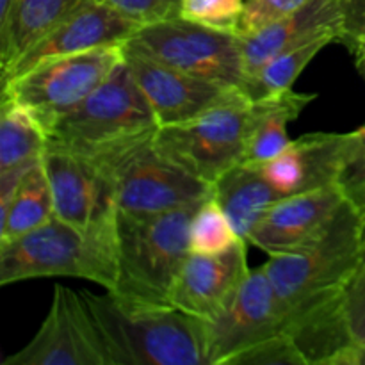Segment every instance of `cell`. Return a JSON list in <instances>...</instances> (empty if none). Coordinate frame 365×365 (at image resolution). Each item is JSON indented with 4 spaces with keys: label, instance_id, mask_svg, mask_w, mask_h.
<instances>
[{
    "label": "cell",
    "instance_id": "cell-1",
    "mask_svg": "<svg viewBox=\"0 0 365 365\" xmlns=\"http://www.w3.org/2000/svg\"><path fill=\"white\" fill-rule=\"evenodd\" d=\"M365 217L349 202L328 227L264 264L287 335L307 365H360L346 321V294L362 260Z\"/></svg>",
    "mask_w": 365,
    "mask_h": 365
},
{
    "label": "cell",
    "instance_id": "cell-2",
    "mask_svg": "<svg viewBox=\"0 0 365 365\" xmlns=\"http://www.w3.org/2000/svg\"><path fill=\"white\" fill-rule=\"evenodd\" d=\"M200 203L157 214L118 210L116 284L106 292L132 310L171 309V291L191 253L189 225Z\"/></svg>",
    "mask_w": 365,
    "mask_h": 365
},
{
    "label": "cell",
    "instance_id": "cell-3",
    "mask_svg": "<svg viewBox=\"0 0 365 365\" xmlns=\"http://www.w3.org/2000/svg\"><path fill=\"white\" fill-rule=\"evenodd\" d=\"M81 298L106 365H210L207 321L175 309H127L109 292Z\"/></svg>",
    "mask_w": 365,
    "mask_h": 365
},
{
    "label": "cell",
    "instance_id": "cell-4",
    "mask_svg": "<svg viewBox=\"0 0 365 365\" xmlns=\"http://www.w3.org/2000/svg\"><path fill=\"white\" fill-rule=\"evenodd\" d=\"M116 273V220L95 228H78L53 216L36 230L0 242V285L73 277L110 291Z\"/></svg>",
    "mask_w": 365,
    "mask_h": 365
},
{
    "label": "cell",
    "instance_id": "cell-5",
    "mask_svg": "<svg viewBox=\"0 0 365 365\" xmlns=\"http://www.w3.org/2000/svg\"><path fill=\"white\" fill-rule=\"evenodd\" d=\"M159 128L146 96L123 63L70 113L46 130V145L84 155L155 134Z\"/></svg>",
    "mask_w": 365,
    "mask_h": 365
},
{
    "label": "cell",
    "instance_id": "cell-6",
    "mask_svg": "<svg viewBox=\"0 0 365 365\" xmlns=\"http://www.w3.org/2000/svg\"><path fill=\"white\" fill-rule=\"evenodd\" d=\"M153 135L88 155L109 177L118 210L134 214L168 212L212 196V185L164 157L153 145Z\"/></svg>",
    "mask_w": 365,
    "mask_h": 365
},
{
    "label": "cell",
    "instance_id": "cell-7",
    "mask_svg": "<svg viewBox=\"0 0 365 365\" xmlns=\"http://www.w3.org/2000/svg\"><path fill=\"white\" fill-rule=\"evenodd\" d=\"M252 121V100L245 91H237L195 120L159 127L153 145L178 168L212 185L242 163Z\"/></svg>",
    "mask_w": 365,
    "mask_h": 365
},
{
    "label": "cell",
    "instance_id": "cell-8",
    "mask_svg": "<svg viewBox=\"0 0 365 365\" xmlns=\"http://www.w3.org/2000/svg\"><path fill=\"white\" fill-rule=\"evenodd\" d=\"M123 59V45L52 57L4 81L2 93L24 106L46 132L98 88Z\"/></svg>",
    "mask_w": 365,
    "mask_h": 365
},
{
    "label": "cell",
    "instance_id": "cell-9",
    "mask_svg": "<svg viewBox=\"0 0 365 365\" xmlns=\"http://www.w3.org/2000/svg\"><path fill=\"white\" fill-rule=\"evenodd\" d=\"M127 43L185 73L242 89L245 63L241 39L234 32L217 31L178 16L143 25Z\"/></svg>",
    "mask_w": 365,
    "mask_h": 365
},
{
    "label": "cell",
    "instance_id": "cell-10",
    "mask_svg": "<svg viewBox=\"0 0 365 365\" xmlns=\"http://www.w3.org/2000/svg\"><path fill=\"white\" fill-rule=\"evenodd\" d=\"M210 365H235L252 349L282 337L280 305L264 266L252 267L225 309L207 321Z\"/></svg>",
    "mask_w": 365,
    "mask_h": 365
},
{
    "label": "cell",
    "instance_id": "cell-11",
    "mask_svg": "<svg viewBox=\"0 0 365 365\" xmlns=\"http://www.w3.org/2000/svg\"><path fill=\"white\" fill-rule=\"evenodd\" d=\"M2 365H106L81 292L56 285L39 330L20 351L6 356Z\"/></svg>",
    "mask_w": 365,
    "mask_h": 365
},
{
    "label": "cell",
    "instance_id": "cell-12",
    "mask_svg": "<svg viewBox=\"0 0 365 365\" xmlns=\"http://www.w3.org/2000/svg\"><path fill=\"white\" fill-rule=\"evenodd\" d=\"M123 53L125 64L148 100L159 127L195 120L237 91H242L177 70L128 43L123 45Z\"/></svg>",
    "mask_w": 365,
    "mask_h": 365
},
{
    "label": "cell",
    "instance_id": "cell-13",
    "mask_svg": "<svg viewBox=\"0 0 365 365\" xmlns=\"http://www.w3.org/2000/svg\"><path fill=\"white\" fill-rule=\"evenodd\" d=\"M41 160L56 217L78 228H95L116 220L113 184L95 160L56 145H46Z\"/></svg>",
    "mask_w": 365,
    "mask_h": 365
},
{
    "label": "cell",
    "instance_id": "cell-14",
    "mask_svg": "<svg viewBox=\"0 0 365 365\" xmlns=\"http://www.w3.org/2000/svg\"><path fill=\"white\" fill-rule=\"evenodd\" d=\"M246 246L242 241L216 255L189 253L171 291V309L203 321L214 319L252 269Z\"/></svg>",
    "mask_w": 365,
    "mask_h": 365
},
{
    "label": "cell",
    "instance_id": "cell-15",
    "mask_svg": "<svg viewBox=\"0 0 365 365\" xmlns=\"http://www.w3.org/2000/svg\"><path fill=\"white\" fill-rule=\"evenodd\" d=\"M138 31L139 25L135 21L98 0H89L84 7L27 50L6 73H2V82L52 57L89 52L103 46H121L134 38Z\"/></svg>",
    "mask_w": 365,
    "mask_h": 365
},
{
    "label": "cell",
    "instance_id": "cell-16",
    "mask_svg": "<svg viewBox=\"0 0 365 365\" xmlns=\"http://www.w3.org/2000/svg\"><path fill=\"white\" fill-rule=\"evenodd\" d=\"M346 202L337 185L284 196L253 228L248 245L267 255L292 252L319 235Z\"/></svg>",
    "mask_w": 365,
    "mask_h": 365
},
{
    "label": "cell",
    "instance_id": "cell-17",
    "mask_svg": "<svg viewBox=\"0 0 365 365\" xmlns=\"http://www.w3.org/2000/svg\"><path fill=\"white\" fill-rule=\"evenodd\" d=\"M346 139L348 132L302 135L292 139L280 155L257 168H260L269 184L284 196L337 185Z\"/></svg>",
    "mask_w": 365,
    "mask_h": 365
},
{
    "label": "cell",
    "instance_id": "cell-18",
    "mask_svg": "<svg viewBox=\"0 0 365 365\" xmlns=\"http://www.w3.org/2000/svg\"><path fill=\"white\" fill-rule=\"evenodd\" d=\"M342 4L339 0H309L284 20L260 29L241 39L245 78L278 53L324 34L342 36Z\"/></svg>",
    "mask_w": 365,
    "mask_h": 365
},
{
    "label": "cell",
    "instance_id": "cell-19",
    "mask_svg": "<svg viewBox=\"0 0 365 365\" xmlns=\"http://www.w3.org/2000/svg\"><path fill=\"white\" fill-rule=\"evenodd\" d=\"M88 2L89 0H13L9 14L0 24L2 73Z\"/></svg>",
    "mask_w": 365,
    "mask_h": 365
},
{
    "label": "cell",
    "instance_id": "cell-20",
    "mask_svg": "<svg viewBox=\"0 0 365 365\" xmlns=\"http://www.w3.org/2000/svg\"><path fill=\"white\" fill-rule=\"evenodd\" d=\"M212 196L239 237L246 242L267 210L284 198L264 177L260 168L250 164H237L221 175L212 184Z\"/></svg>",
    "mask_w": 365,
    "mask_h": 365
},
{
    "label": "cell",
    "instance_id": "cell-21",
    "mask_svg": "<svg viewBox=\"0 0 365 365\" xmlns=\"http://www.w3.org/2000/svg\"><path fill=\"white\" fill-rule=\"evenodd\" d=\"M316 96L314 93H296L291 89L282 95L252 100V130L241 164L260 166L280 155L292 141L287 132L289 123L294 121Z\"/></svg>",
    "mask_w": 365,
    "mask_h": 365
},
{
    "label": "cell",
    "instance_id": "cell-22",
    "mask_svg": "<svg viewBox=\"0 0 365 365\" xmlns=\"http://www.w3.org/2000/svg\"><path fill=\"white\" fill-rule=\"evenodd\" d=\"M53 216L52 189L43 160L39 159L21 178L14 195L0 203V242L36 230Z\"/></svg>",
    "mask_w": 365,
    "mask_h": 365
},
{
    "label": "cell",
    "instance_id": "cell-23",
    "mask_svg": "<svg viewBox=\"0 0 365 365\" xmlns=\"http://www.w3.org/2000/svg\"><path fill=\"white\" fill-rule=\"evenodd\" d=\"M46 148V132L24 106L2 93L0 103V171L34 163Z\"/></svg>",
    "mask_w": 365,
    "mask_h": 365
},
{
    "label": "cell",
    "instance_id": "cell-24",
    "mask_svg": "<svg viewBox=\"0 0 365 365\" xmlns=\"http://www.w3.org/2000/svg\"><path fill=\"white\" fill-rule=\"evenodd\" d=\"M339 41L337 34H324L319 38H314L310 41L289 48L285 52L278 53L277 57L267 61L262 68L253 75L245 78L242 82V91L250 100L267 98V96L282 95L285 91H291L296 78L302 75V71L309 66L310 61L330 43Z\"/></svg>",
    "mask_w": 365,
    "mask_h": 365
},
{
    "label": "cell",
    "instance_id": "cell-25",
    "mask_svg": "<svg viewBox=\"0 0 365 365\" xmlns=\"http://www.w3.org/2000/svg\"><path fill=\"white\" fill-rule=\"evenodd\" d=\"M242 242L235 232L234 225L230 223L225 210L220 203L209 196L196 207L192 214L191 225H189V248L192 253H205V255H216V253L228 252Z\"/></svg>",
    "mask_w": 365,
    "mask_h": 365
},
{
    "label": "cell",
    "instance_id": "cell-26",
    "mask_svg": "<svg viewBox=\"0 0 365 365\" xmlns=\"http://www.w3.org/2000/svg\"><path fill=\"white\" fill-rule=\"evenodd\" d=\"M337 187L365 217V125L348 132L337 175Z\"/></svg>",
    "mask_w": 365,
    "mask_h": 365
},
{
    "label": "cell",
    "instance_id": "cell-27",
    "mask_svg": "<svg viewBox=\"0 0 365 365\" xmlns=\"http://www.w3.org/2000/svg\"><path fill=\"white\" fill-rule=\"evenodd\" d=\"M245 0H182L180 18L237 34Z\"/></svg>",
    "mask_w": 365,
    "mask_h": 365
},
{
    "label": "cell",
    "instance_id": "cell-28",
    "mask_svg": "<svg viewBox=\"0 0 365 365\" xmlns=\"http://www.w3.org/2000/svg\"><path fill=\"white\" fill-rule=\"evenodd\" d=\"M309 0H245L241 20L237 25V36L253 34L260 29L284 20L289 14L296 13Z\"/></svg>",
    "mask_w": 365,
    "mask_h": 365
},
{
    "label": "cell",
    "instance_id": "cell-29",
    "mask_svg": "<svg viewBox=\"0 0 365 365\" xmlns=\"http://www.w3.org/2000/svg\"><path fill=\"white\" fill-rule=\"evenodd\" d=\"M139 27L180 16L182 0H98Z\"/></svg>",
    "mask_w": 365,
    "mask_h": 365
},
{
    "label": "cell",
    "instance_id": "cell-30",
    "mask_svg": "<svg viewBox=\"0 0 365 365\" xmlns=\"http://www.w3.org/2000/svg\"><path fill=\"white\" fill-rule=\"evenodd\" d=\"M346 321L356 348L365 353V248L355 277L346 294ZM362 359V356H360Z\"/></svg>",
    "mask_w": 365,
    "mask_h": 365
},
{
    "label": "cell",
    "instance_id": "cell-31",
    "mask_svg": "<svg viewBox=\"0 0 365 365\" xmlns=\"http://www.w3.org/2000/svg\"><path fill=\"white\" fill-rule=\"evenodd\" d=\"M344 20H342L341 41L346 46L355 39L365 36V0H348L342 6Z\"/></svg>",
    "mask_w": 365,
    "mask_h": 365
},
{
    "label": "cell",
    "instance_id": "cell-32",
    "mask_svg": "<svg viewBox=\"0 0 365 365\" xmlns=\"http://www.w3.org/2000/svg\"><path fill=\"white\" fill-rule=\"evenodd\" d=\"M348 48L351 50L353 56H355L356 68H359L360 73H362L365 78V36L364 38H359V39H355V41L349 43Z\"/></svg>",
    "mask_w": 365,
    "mask_h": 365
},
{
    "label": "cell",
    "instance_id": "cell-33",
    "mask_svg": "<svg viewBox=\"0 0 365 365\" xmlns=\"http://www.w3.org/2000/svg\"><path fill=\"white\" fill-rule=\"evenodd\" d=\"M339 2H341V4H342V6H344V4H346V2H348V0H339Z\"/></svg>",
    "mask_w": 365,
    "mask_h": 365
}]
</instances>
